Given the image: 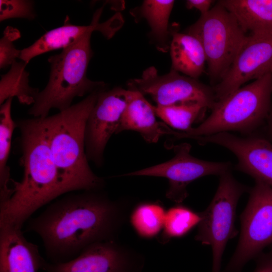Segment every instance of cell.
<instances>
[{"mask_svg": "<svg viewBox=\"0 0 272 272\" xmlns=\"http://www.w3.org/2000/svg\"><path fill=\"white\" fill-rule=\"evenodd\" d=\"M99 190L66 195L28 220L26 231L40 236L50 262L67 261L94 243L111 240L117 207Z\"/></svg>", "mask_w": 272, "mask_h": 272, "instance_id": "cell-1", "label": "cell"}, {"mask_svg": "<svg viewBox=\"0 0 272 272\" xmlns=\"http://www.w3.org/2000/svg\"><path fill=\"white\" fill-rule=\"evenodd\" d=\"M20 132L24 168L22 180L16 181L10 198L0 206V226L22 229L38 209L67 193L46 140L42 119L16 121Z\"/></svg>", "mask_w": 272, "mask_h": 272, "instance_id": "cell-2", "label": "cell"}, {"mask_svg": "<svg viewBox=\"0 0 272 272\" xmlns=\"http://www.w3.org/2000/svg\"><path fill=\"white\" fill-rule=\"evenodd\" d=\"M98 89L59 113L42 118L46 140L54 164L67 192L98 190L104 180L92 170L85 146L89 115L95 104Z\"/></svg>", "mask_w": 272, "mask_h": 272, "instance_id": "cell-3", "label": "cell"}, {"mask_svg": "<svg viewBox=\"0 0 272 272\" xmlns=\"http://www.w3.org/2000/svg\"><path fill=\"white\" fill-rule=\"evenodd\" d=\"M92 33H86L60 53L48 58L50 64L49 81L37 94L28 110L29 114L35 118H46L52 108L57 109L59 112L64 111L72 106L76 97L106 88L104 82L93 81L87 76L93 55L90 42Z\"/></svg>", "mask_w": 272, "mask_h": 272, "instance_id": "cell-4", "label": "cell"}, {"mask_svg": "<svg viewBox=\"0 0 272 272\" xmlns=\"http://www.w3.org/2000/svg\"><path fill=\"white\" fill-rule=\"evenodd\" d=\"M272 74L268 73L216 101L210 116L185 131L171 129L173 139H192L220 132L249 133L265 119L270 111Z\"/></svg>", "mask_w": 272, "mask_h": 272, "instance_id": "cell-5", "label": "cell"}, {"mask_svg": "<svg viewBox=\"0 0 272 272\" xmlns=\"http://www.w3.org/2000/svg\"><path fill=\"white\" fill-rule=\"evenodd\" d=\"M185 33L197 38L203 48L209 75L220 82L248 36L234 16L218 2L189 26Z\"/></svg>", "mask_w": 272, "mask_h": 272, "instance_id": "cell-6", "label": "cell"}, {"mask_svg": "<svg viewBox=\"0 0 272 272\" xmlns=\"http://www.w3.org/2000/svg\"><path fill=\"white\" fill-rule=\"evenodd\" d=\"M246 189L230 171L224 173L220 175L219 185L212 201L200 213L201 219L195 239L212 248L211 272H221L222 258L227 243L237 233L234 224L237 205Z\"/></svg>", "mask_w": 272, "mask_h": 272, "instance_id": "cell-7", "label": "cell"}, {"mask_svg": "<svg viewBox=\"0 0 272 272\" xmlns=\"http://www.w3.org/2000/svg\"><path fill=\"white\" fill-rule=\"evenodd\" d=\"M237 248L221 272H242L245 265L272 244V186L255 180L247 205L241 215Z\"/></svg>", "mask_w": 272, "mask_h": 272, "instance_id": "cell-8", "label": "cell"}, {"mask_svg": "<svg viewBox=\"0 0 272 272\" xmlns=\"http://www.w3.org/2000/svg\"><path fill=\"white\" fill-rule=\"evenodd\" d=\"M127 86L129 90L150 96L156 105L198 103L211 109L216 101L213 87L171 69L161 75L150 66L140 78L130 80Z\"/></svg>", "mask_w": 272, "mask_h": 272, "instance_id": "cell-9", "label": "cell"}, {"mask_svg": "<svg viewBox=\"0 0 272 272\" xmlns=\"http://www.w3.org/2000/svg\"><path fill=\"white\" fill-rule=\"evenodd\" d=\"M191 145L186 143L171 145L174 156L168 161L151 167L123 174V176H153L164 177L169 181L166 197L177 203L188 195L186 187L200 177L221 175L230 171L229 162H211L196 158L190 153Z\"/></svg>", "mask_w": 272, "mask_h": 272, "instance_id": "cell-10", "label": "cell"}, {"mask_svg": "<svg viewBox=\"0 0 272 272\" xmlns=\"http://www.w3.org/2000/svg\"><path fill=\"white\" fill-rule=\"evenodd\" d=\"M129 95V90L119 87L103 89L89 115L85 131V152L88 160L98 167L104 163L105 149L116 133Z\"/></svg>", "mask_w": 272, "mask_h": 272, "instance_id": "cell-11", "label": "cell"}, {"mask_svg": "<svg viewBox=\"0 0 272 272\" xmlns=\"http://www.w3.org/2000/svg\"><path fill=\"white\" fill-rule=\"evenodd\" d=\"M192 140L200 145L211 143L228 149L237 158L236 170L272 186V144L266 140L256 137H238L229 132Z\"/></svg>", "mask_w": 272, "mask_h": 272, "instance_id": "cell-12", "label": "cell"}, {"mask_svg": "<svg viewBox=\"0 0 272 272\" xmlns=\"http://www.w3.org/2000/svg\"><path fill=\"white\" fill-rule=\"evenodd\" d=\"M271 66L272 38L248 36L226 75L213 87L216 100L270 73Z\"/></svg>", "mask_w": 272, "mask_h": 272, "instance_id": "cell-13", "label": "cell"}, {"mask_svg": "<svg viewBox=\"0 0 272 272\" xmlns=\"http://www.w3.org/2000/svg\"><path fill=\"white\" fill-rule=\"evenodd\" d=\"M142 261L123 253L111 240L94 243L74 258L60 263L46 261L45 272H141Z\"/></svg>", "mask_w": 272, "mask_h": 272, "instance_id": "cell-14", "label": "cell"}, {"mask_svg": "<svg viewBox=\"0 0 272 272\" xmlns=\"http://www.w3.org/2000/svg\"><path fill=\"white\" fill-rule=\"evenodd\" d=\"M102 11L103 7L97 10L91 24L87 26L73 25L66 18L62 26L47 31L32 45L21 50L19 58L27 64L38 55L72 45L90 32L98 31L107 39L111 38L120 28L122 19L120 15L117 14L107 21L100 23Z\"/></svg>", "mask_w": 272, "mask_h": 272, "instance_id": "cell-15", "label": "cell"}, {"mask_svg": "<svg viewBox=\"0 0 272 272\" xmlns=\"http://www.w3.org/2000/svg\"><path fill=\"white\" fill-rule=\"evenodd\" d=\"M46 261L22 229L0 227V272H38Z\"/></svg>", "mask_w": 272, "mask_h": 272, "instance_id": "cell-16", "label": "cell"}, {"mask_svg": "<svg viewBox=\"0 0 272 272\" xmlns=\"http://www.w3.org/2000/svg\"><path fill=\"white\" fill-rule=\"evenodd\" d=\"M129 90L128 101L116 134L132 130L138 132L149 144L157 143L161 137L168 135L170 127L157 120L154 105L143 94L137 91Z\"/></svg>", "mask_w": 272, "mask_h": 272, "instance_id": "cell-17", "label": "cell"}, {"mask_svg": "<svg viewBox=\"0 0 272 272\" xmlns=\"http://www.w3.org/2000/svg\"><path fill=\"white\" fill-rule=\"evenodd\" d=\"M218 2L234 16L247 36L272 38V0Z\"/></svg>", "mask_w": 272, "mask_h": 272, "instance_id": "cell-18", "label": "cell"}, {"mask_svg": "<svg viewBox=\"0 0 272 272\" xmlns=\"http://www.w3.org/2000/svg\"><path fill=\"white\" fill-rule=\"evenodd\" d=\"M175 1L173 0H145L142 4L130 11L135 21L144 19L150 28L148 36L150 42L162 52L170 48L171 31L169 20Z\"/></svg>", "mask_w": 272, "mask_h": 272, "instance_id": "cell-19", "label": "cell"}, {"mask_svg": "<svg viewBox=\"0 0 272 272\" xmlns=\"http://www.w3.org/2000/svg\"><path fill=\"white\" fill-rule=\"evenodd\" d=\"M171 69L197 79L204 72L207 62L202 44L197 38L190 34L175 31H171Z\"/></svg>", "mask_w": 272, "mask_h": 272, "instance_id": "cell-20", "label": "cell"}, {"mask_svg": "<svg viewBox=\"0 0 272 272\" xmlns=\"http://www.w3.org/2000/svg\"><path fill=\"white\" fill-rule=\"evenodd\" d=\"M12 100L13 98H9L0 107V205L12 196L16 183L11 178L8 165L12 135L17 127L11 115Z\"/></svg>", "mask_w": 272, "mask_h": 272, "instance_id": "cell-21", "label": "cell"}, {"mask_svg": "<svg viewBox=\"0 0 272 272\" xmlns=\"http://www.w3.org/2000/svg\"><path fill=\"white\" fill-rule=\"evenodd\" d=\"M27 63L16 61L10 70L1 76L0 81V105L7 99L16 97L22 104H33L39 92L37 88L29 84V73L25 70Z\"/></svg>", "mask_w": 272, "mask_h": 272, "instance_id": "cell-22", "label": "cell"}, {"mask_svg": "<svg viewBox=\"0 0 272 272\" xmlns=\"http://www.w3.org/2000/svg\"><path fill=\"white\" fill-rule=\"evenodd\" d=\"M155 113L164 123L177 131H185L192 127L207 109L198 103H185L168 106H154Z\"/></svg>", "mask_w": 272, "mask_h": 272, "instance_id": "cell-23", "label": "cell"}, {"mask_svg": "<svg viewBox=\"0 0 272 272\" xmlns=\"http://www.w3.org/2000/svg\"><path fill=\"white\" fill-rule=\"evenodd\" d=\"M166 211L156 203L138 206L131 216V223L137 233L144 238H152L163 228Z\"/></svg>", "mask_w": 272, "mask_h": 272, "instance_id": "cell-24", "label": "cell"}, {"mask_svg": "<svg viewBox=\"0 0 272 272\" xmlns=\"http://www.w3.org/2000/svg\"><path fill=\"white\" fill-rule=\"evenodd\" d=\"M201 219L200 213L183 206H176L166 212L164 223V233L166 238L181 237L188 233Z\"/></svg>", "mask_w": 272, "mask_h": 272, "instance_id": "cell-25", "label": "cell"}, {"mask_svg": "<svg viewBox=\"0 0 272 272\" xmlns=\"http://www.w3.org/2000/svg\"><path fill=\"white\" fill-rule=\"evenodd\" d=\"M33 3L23 0H1V22L12 18L34 19L35 17Z\"/></svg>", "mask_w": 272, "mask_h": 272, "instance_id": "cell-26", "label": "cell"}, {"mask_svg": "<svg viewBox=\"0 0 272 272\" xmlns=\"http://www.w3.org/2000/svg\"><path fill=\"white\" fill-rule=\"evenodd\" d=\"M20 37L18 30L8 26L0 40V68L11 65L19 58L21 50L16 48L13 42Z\"/></svg>", "mask_w": 272, "mask_h": 272, "instance_id": "cell-27", "label": "cell"}, {"mask_svg": "<svg viewBox=\"0 0 272 272\" xmlns=\"http://www.w3.org/2000/svg\"><path fill=\"white\" fill-rule=\"evenodd\" d=\"M253 272H272V252L260 254L257 257L256 265Z\"/></svg>", "mask_w": 272, "mask_h": 272, "instance_id": "cell-28", "label": "cell"}, {"mask_svg": "<svg viewBox=\"0 0 272 272\" xmlns=\"http://www.w3.org/2000/svg\"><path fill=\"white\" fill-rule=\"evenodd\" d=\"M214 2L212 0H187L185 6L187 9H195L200 12L201 15H203L210 10Z\"/></svg>", "mask_w": 272, "mask_h": 272, "instance_id": "cell-29", "label": "cell"}, {"mask_svg": "<svg viewBox=\"0 0 272 272\" xmlns=\"http://www.w3.org/2000/svg\"><path fill=\"white\" fill-rule=\"evenodd\" d=\"M269 128L271 134H272V112L270 114L269 121Z\"/></svg>", "mask_w": 272, "mask_h": 272, "instance_id": "cell-30", "label": "cell"}, {"mask_svg": "<svg viewBox=\"0 0 272 272\" xmlns=\"http://www.w3.org/2000/svg\"><path fill=\"white\" fill-rule=\"evenodd\" d=\"M270 73H271V74H272V66H271V69H270Z\"/></svg>", "mask_w": 272, "mask_h": 272, "instance_id": "cell-31", "label": "cell"}]
</instances>
